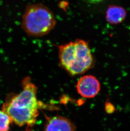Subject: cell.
Instances as JSON below:
<instances>
[{
  "label": "cell",
  "mask_w": 130,
  "mask_h": 131,
  "mask_svg": "<svg viewBox=\"0 0 130 131\" xmlns=\"http://www.w3.org/2000/svg\"><path fill=\"white\" fill-rule=\"evenodd\" d=\"M125 9L121 6L112 5L109 6L106 13V19L109 24H117L122 22L126 17Z\"/></svg>",
  "instance_id": "cell-6"
},
{
  "label": "cell",
  "mask_w": 130,
  "mask_h": 131,
  "mask_svg": "<svg viewBox=\"0 0 130 131\" xmlns=\"http://www.w3.org/2000/svg\"><path fill=\"white\" fill-rule=\"evenodd\" d=\"M76 88L78 92L84 98H94L98 94L101 89L99 81L93 75L82 77L78 81Z\"/></svg>",
  "instance_id": "cell-4"
},
{
  "label": "cell",
  "mask_w": 130,
  "mask_h": 131,
  "mask_svg": "<svg viewBox=\"0 0 130 131\" xmlns=\"http://www.w3.org/2000/svg\"><path fill=\"white\" fill-rule=\"evenodd\" d=\"M56 24L55 17L48 7L42 4H32L24 10L21 27L28 37H40L49 34Z\"/></svg>",
  "instance_id": "cell-3"
},
{
  "label": "cell",
  "mask_w": 130,
  "mask_h": 131,
  "mask_svg": "<svg viewBox=\"0 0 130 131\" xmlns=\"http://www.w3.org/2000/svg\"><path fill=\"white\" fill-rule=\"evenodd\" d=\"M11 118L3 110H0V131H9Z\"/></svg>",
  "instance_id": "cell-7"
},
{
  "label": "cell",
  "mask_w": 130,
  "mask_h": 131,
  "mask_svg": "<svg viewBox=\"0 0 130 131\" xmlns=\"http://www.w3.org/2000/svg\"><path fill=\"white\" fill-rule=\"evenodd\" d=\"M57 47L60 64L70 75L83 74L93 67L94 59L87 41L79 39Z\"/></svg>",
  "instance_id": "cell-2"
},
{
  "label": "cell",
  "mask_w": 130,
  "mask_h": 131,
  "mask_svg": "<svg viewBox=\"0 0 130 131\" xmlns=\"http://www.w3.org/2000/svg\"><path fill=\"white\" fill-rule=\"evenodd\" d=\"M103 0H85L87 2L91 4H96L101 2Z\"/></svg>",
  "instance_id": "cell-8"
},
{
  "label": "cell",
  "mask_w": 130,
  "mask_h": 131,
  "mask_svg": "<svg viewBox=\"0 0 130 131\" xmlns=\"http://www.w3.org/2000/svg\"><path fill=\"white\" fill-rule=\"evenodd\" d=\"M22 90L17 95H10L3 105L2 110L19 126H32L38 116L40 104L36 97L37 88L29 77L22 82Z\"/></svg>",
  "instance_id": "cell-1"
},
{
  "label": "cell",
  "mask_w": 130,
  "mask_h": 131,
  "mask_svg": "<svg viewBox=\"0 0 130 131\" xmlns=\"http://www.w3.org/2000/svg\"><path fill=\"white\" fill-rule=\"evenodd\" d=\"M75 125L64 117L55 116L48 117L44 131H76Z\"/></svg>",
  "instance_id": "cell-5"
}]
</instances>
